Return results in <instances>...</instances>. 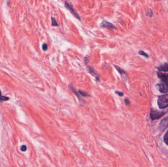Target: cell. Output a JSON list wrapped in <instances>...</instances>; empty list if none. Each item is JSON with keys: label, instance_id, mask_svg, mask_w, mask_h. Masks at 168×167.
Wrapping results in <instances>:
<instances>
[{"label": "cell", "instance_id": "cell-1", "mask_svg": "<svg viewBox=\"0 0 168 167\" xmlns=\"http://www.w3.org/2000/svg\"><path fill=\"white\" fill-rule=\"evenodd\" d=\"M158 104L160 109L168 107V94L161 96L158 99Z\"/></svg>", "mask_w": 168, "mask_h": 167}, {"label": "cell", "instance_id": "cell-2", "mask_svg": "<svg viewBox=\"0 0 168 167\" xmlns=\"http://www.w3.org/2000/svg\"><path fill=\"white\" fill-rule=\"evenodd\" d=\"M165 114V113L164 112L159 111L158 110L152 109L150 112V117L152 120H155L159 119L163 116Z\"/></svg>", "mask_w": 168, "mask_h": 167}, {"label": "cell", "instance_id": "cell-3", "mask_svg": "<svg viewBox=\"0 0 168 167\" xmlns=\"http://www.w3.org/2000/svg\"><path fill=\"white\" fill-rule=\"evenodd\" d=\"M157 87L161 93H166L168 92V84L167 82L162 81L157 85Z\"/></svg>", "mask_w": 168, "mask_h": 167}, {"label": "cell", "instance_id": "cell-4", "mask_svg": "<svg viewBox=\"0 0 168 167\" xmlns=\"http://www.w3.org/2000/svg\"><path fill=\"white\" fill-rule=\"evenodd\" d=\"M65 7L70 11L71 13L73 14L76 18H77L78 19H79V20H80L81 18L80 17L79 15H78V14L75 11V10L73 8V5H71L69 3H68L67 2H65Z\"/></svg>", "mask_w": 168, "mask_h": 167}, {"label": "cell", "instance_id": "cell-5", "mask_svg": "<svg viewBox=\"0 0 168 167\" xmlns=\"http://www.w3.org/2000/svg\"><path fill=\"white\" fill-rule=\"evenodd\" d=\"M168 128V117H167L163 119L160 122L159 125V130H160L161 131H163Z\"/></svg>", "mask_w": 168, "mask_h": 167}, {"label": "cell", "instance_id": "cell-6", "mask_svg": "<svg viewBox=\"0 0 168 167\" xmlns=\"http://www.w3.org/2000/svg\"><path fill=\"white\" fill-rule=\"evenodd\" d=\"M100 26L103 28H107L109 29H116V27L113 24L107 21L104 20L100 24Z\"/></svg>", "mask_w": 168, "mask_h": 167}, {"label": "cell", "instance_id": "cell-7", "mask_svg": "<svg viewBox=\"0 0 168 167\" xmlns=\"http://www.w3.org/2000/svg\"><path fill=\"white\" fill-rule=\"evenodd\" d=\"M157 75L159 78L162 80V81L168 84V74H164L161 72H157Z\"/></svg>", "mask_w": 168, "mask_h": 167}, {"label": "cell", "instance_id": "cell-8", "mask_svg": "<svg viewBox=\"0 0 168 167\" xmlns=\"http://www.w3.org/2000/svg\"><path fill=\"white\" fill-rule=\"evenodd\" d=\"M88 70L89 71V73L93 75L94 77H95L96 78V79H97V80H99V78L97 75V74L95 73V72L94 71V70L93 69V67H88Z\"/></svg>", "mask_w": 168, "mask_h": 167}, {"label": "cell", "instance_id": "cell-9", "mask_svg": "<svg viewBox=\"0 0 168 167\" xmlns=\"http://www.w3.org/2000/svg\"><path fill=\"white\" fill-rule=\"evenodd\" d=\"M158 70L159 71L163 72H168V63H165L163 65H161V66L157 68Z\"/></svg>", "mask_w": 168, "mask_h": 167}, {"label": "cell", "instance_id": "cell-10", "mask_svg": "<svg viewBox=\"0 0 168 167\" xmlns=\"http://www.w3.org/2000/svg\"><path fill=\"white\" fill-rule=\"evenodd\" d=\"M114 66H115V68H116V69L117 70V71L120 73V74H121V75H126L125 72L124 70H123V69H122L120 67L117 66V65H114Z\"/></svg>", "mask_w": 168, "mask_h": 167}, {"label": "cell", "instance_id": "cell-11", "mask_svg": "<svg viewBox=\"0 0 168 167\" xmlns=\"http://www.w3.org/2000/svg\"><path fill=\"white\" fill-rule=\"evenodd\" d=\"M9 100V97L3 96L2 95V92L0 90V102H2L4 101H6Z\"/></svg>", "mask_w": 168, "mask_h": 167}, {"label": "cell", "instance_id": "cell-12", "mask_svg": "<svg viewBox=\"0 0 168 167\" xmlns=\"http://www.w3.org/2000/svg\"><path fill=\"white\" fill-rule=\"evenodd\" d=\"M70 86V89L72 90V91H73V92L75 94V95L77 96V97H78V98H79V100L80 101H81L82 100V97H81L79 95V94H78V92L75 90V89L73 87V86Z\"/></svg>", "mask_w": 168, "mask_h": 167}, {"label": "cell", "instance_id": "cell-13", "mask_svg": "<svg viewBox=\"0 0 168 167\" xmlns=\"http://www.w3.org/2000/svg\"><path fill=\"white\" fill-rule=\"evenodd\" d=\"M164 141L165 144L168 145V130L165 133L164 137Z\"/></svg>", "mask_w": 168, "mask_h": 167}, {"label": "cell", "instance_id": "cell-14", "mask_svg": "<svg viewBox=\"0 0 168 167\" xmlns=\"http://www.w3.org/2000/svg\"><path fill=\"white\" fill-rule=\"evenodd\" d=\"M52 25L53 26H58L59 25L57 22V21H56V19L54 17H52Z\"/></svg>", "mask_w": 168, "mask_h": 167}, {"label": "cell", "instance_id": "cell-15", "mask_svg": "<svg viewBox=\"0 0 168 167\" xmlns=\"http://www.w3.org/2000/svg\"><path fill=\"white\" fill-rule=\"evenodd\" d=\"M139 54H140V55H141V56H145L147 58H149V55L147 54H146L144 51H139Z\"/></svg>", "mask_w": 168, "mask_h": 167}, {"label": "cell", "instance_id": "cell-16", "mask_svg": "<svg viewBox=\"0 0 168 167\" xmlns=\"http://www.w3.org/2000/svg\"><path fill=\"white\" fill-rule=\"evenodd\" d=\"M78 93H79L80 95H82L83 96H84V97H88V96H89V95L87 93L85 92L84 91H81V90H79L78 91Z\"/></svg>", "mask_w": 168, "mask_h": 167}, {"label": "cell", "instance_id": "cell-17", "mask_svg": "<svg viewBox=\"0 0 168 167\" xmlns=\"http://www.w3.org/2000/svg\"><path fill=\"white\" fill-rule=\"evenodd\" d=\"M48 49V45L46 43H44L42 45V50L44 51H46Z\"/></svg>", "mask_w": 168, "mask_h": 167}, {"label": "cell", "instance_id": "cell-18", "mask_svg": "<svg viewBox=\"0 0 168 167\" xmlns=\"http://www.w3.org/2000/svg\"><path fill=\"white\" fill-rule=\"evenodd\" d=\"M20 149H21L22 151H26V150H27V147H26V145H22V146L21 147Z\"/></svg>", "mask_w": 168, "mask_h": 167}, {"label": "cell", "instance_id": "cell-19", "mask_svg": "<svg viewBox=\"0 0 168 167\" xmlns=\"http://www.w3.org/2000/svg\"><path fill=\"white\" fill-rule=\"evenodd\" d=\"M115 93H116V94H117L118 96H121V97H122V96L124 95V94H123V92H119V91H116V92H115Z\"/></svg>", "mask_w": 168, "mask_h": 167}, {"label": "cell", "instance_id": "cell-20", "mask_svg": "<svg viewBox=\"0 0 168 167\" xmlns=\"http://www.w3.org/2000/svg\"><path fill=\"white\" fill-rule=\"evenodd\" d=\"M124 102L125 103L126 105H129L130 104V101L128 99H127V98H126V99L124 100Z\"/></svg>", "mask_w": 168, "mask_h": 167}]
</instances>
